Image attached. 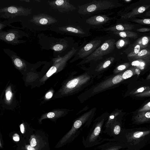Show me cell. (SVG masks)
Segmentation results:
<instances>
[{
    "instance_id": "cell-26",
    "label": "cell",
    "mask_w": 150,
    "mask_h": 150,
    "mask_svg": "<svg viewBox=\"0 0 150 150\" xmlns=\"http://www.w3.org/2000/svg\"><path fill=\"white\" fill-rule=\"evenodd\" d=\"M150 110V102L147 103L140 108L138 111V112Z\"/></svg>"
},
{
    "instance_id": "cell-38",
    "label": "cell",
    "mask_w": 150,
    "mask_h": 150,
    "mask_svg": "<svg viewBox=\"0 0 150 150\" xmlns=\"http://www.w3.org/2000/svg\"><path fill=\"white\" fill-rule=\"evenodd\" d=\"M13 139L15 141H18L19 140V138L18 136H15L13 137Z\"/></svg>"
},
{
    "instance_id": "cell-33",
    "label": "cell",
    "mask_w": 150,
    "mask_h": 150,
    "mask_svg": "<svg viewBox=\"0 0 150 150\" xmlns=\"http://www.w3.org/2000/svg\"><path fill=\"white\" fill-rule=\"evenodd\" d=\"M30 145L33 147L36 146L37 144V142L35 138H32L30 142Z\"/></svg>"
},
{
    "instance_id": "cell-23",
    "label": "cell",
    "mask_w": 150,
    "mask_h": 150,
    "mask_svg": "<svg viewBox=\"0 0 150 150\" xmlns=\"http://www.w3.org/2000/svg\"><path fill=\"white\" fill-rule=\"evenodd\" d=\"M114 59L113 57H110L106 59L100 65L99 67L100 69H105L108 67L113 62Z\"/></svg>"
},
{
    "instance_id": "cell-6",
    "label": "cell",
    "mask_w": 150,
    "mask_h": 150,
    "mask_svg": "<svg viewBox=\"0 0 150 150\" xmlns=\"http://www.w3.org/2000/svg\"><path fill=\"white\" fill-rule=\"evenodd\" d=\"M115 42V40L113 39L106 40L91 54L86 57L83 60V62L100 59L104 55L109 54L114 49Z\"/></svg>"
},
{
    "instance_id": "cell-12",
    "label": "cell",
    "mask_w": 150,
    "mask_h": 150,
    "mask_svg": "<svg viewBox=\"0 0 150 150\" xmlns=\"http://www.w3.org/2000/svg\"><path fill=\"white\" fill-rule=\"evenodd\" d=\"M30 22L39 26L46 25L57 22V20L52 16L45 13H40L33 16Z\"/></svg>"
},
{
    "instance_id": "cell-28",
    "label": "cell",
    "mask_w": 150,
    "mask_h": 150,
    "mask_svg": "<svg viewBox=\"0 0 150 150\" xmlns=\"http://www.w3.org/2000/svg\"><path fill=\"white\" fill-rule=\"evenodd\" d=\"M129 66L128 63H125L120 65L118 66L116 68V71L117 72H120L123 71L127 68Z\"/></svg>"
},
{
    "instance_id": "cell-18",
    "label": "cell",
    "mask_w": 150,
    "mask_h": 150,
    "mask_svg": "<svg viewBox=\"0 0 150 150\" xmlns=\"http://www.w3.org/2000/svg\"><path fill=\"white\" fill-rule=\"evenodd\" d=\"M133 121L137 125L150 123V110L138 113L134 117Z\"/></svg>"
},
{
    "instance_id": "cell-39",
    "label": "cell",
    "mask_w": 150,
    "mask_h": 150,
    "mask_svg": "<svg viewBox=\"0 0 150 150\" xmlns=\"http://www.w3.org/2000/svg\"><path fill=\"white\" fill-rule=\"evenodd\" d=\"M147 80L150 79V73L147 76V77L146 78Z\"/></svg>"
},
{
    "instance_id": "cell-40",
    "label": "cell",
    "mask_w": 150,
    "mask_h": 150,
    "mask_svg": "<svg viewBox=\"0 0 150 150\" xmlns=\"http://www.w3.org/2000/svg\"><path fill=\"white\" fill-rule=\"evenodd\" d=\"M126 150H130L127 149Z\"/></svg>"
},
{
    "instance_id": "cell-36",
    "label": "cell",
    "mask_w": 150,
    "mask_h": 150,
    "mask_svg": "<svg viewBox=\"0 0 150 150\" xmlns=\"http://www.w3.org/2000/svg\"><path fill=\"white\" fill-rule=\"evenodd\" d=\"M20 128L21 132L22 133H23L24 131V125L23 124H21L20 125Z\"/></svg>"
},
{
    "instance_id": "cell-20",
    "label": "cell",
    "mask_w": 150,
    "mask_h": 150,
    "mask_svg": "<svg viewBox=\"0 0 150 150\" xmlns=\"http://www.w3.org/2000/svg\"><path fill=\"white\" fill-rule=\"evenodd\" d=\"M63 111L59 110H55L48 112L43 115L44 117L49 118H52L55 117H57L61 116L63 113Z\"/></svg>"
},
{
    "instance_id": "cell-2",
    "label": "cell",
    "mask_w": 150,
    "mask_h": 150,
    "mask_svg": "<svg viewBox=\"0 0 150 150\" xmlns=\"http://www.w3.org/2000/svg\"><path fill=\"white\" fill-rule=\"evenodd\" d=\"M120 4L113 0H93L88 3L78 6L80 14H91L117 7Z\"/></svg>"
},
{
    "instance_id": "cell-22",
    "label": "cell",
    "mask_w": 150,
    "mask_h": 150,
    "mask_svg": "<svg viewBox=\"0 0 150 150\" xmlns=\"http://www.w3.org/2000/svg\"><path fill=\"white\" fill-rule=\"evenodd\" d=\"M68 46V45L66 42L57 44L53 45L52 47V49L55 51H61L66 48Z\"/></svg>"
},
{
    "instance_id": "cell-30",
    "label": "cell",
    "mask_w": 150,
    "mask_h": 150,
    "mask_svg": "<svg viewBox=\"0 0 150 150\" xmlns=\"http://www.w3.org/2000/svg\"><path fill=\"white\" fill-rule=\"evenodd\" d=\"M149 42V39L147 37H144L140 40L139 43L142 45H145L148 43Z\"/></svg>"
},
{
    "instance_id": "cell-32",
    "label": "cell",
    "mask_w": 150,
    "mask_h": 150,
    "mask_svg": "<svg viewBox=\"0 0 150 150\" xmlns=\"http://www.w3.org/2000/svg\"><path fill=\"white\" fill-rule=\"evenodd\" d=\"M140 48V47L139 45H137L135 46L134 50V52L135 54H137L139 52Z\"/></svg>"
},
{
    "instance_id": "cell-17",
    "label": "cell",
    "mask_w": 150,
    "mask_h": 150,
    "mask_svg": "<svg viewBox=\"0 0 150 150\" xmlns=\"http://www.w3.org/2000/svg\"><path fill=\"white\" fill-rule=\"evenodd\" d=\"M83 79L82 77H79L69 81L60 90L61 93H67L70 90L79 86L85 81Z\"/></svg>"
},
{
    "instance_id": "cell-19",
    "label": "cell",
    "mask_w": 150,
    "mask_h": 150,
    "mask_svg": "<svg viewBox=\"0 0 150 150\" xmlns=\"http://www.w3.org/2000/svg\"><path fill=\"white\" fill-rule=\"evenodd\" d=\"M14 98L13 93L11 86H9L6 89L5 95V102L8 105L11 104Z\"/></svg>"
},
{
    "instance_id": "cell-16",
    "label": "cell",
    "mask_w": 150,
    "mask_h": 150,
    "mask_svg": "<svg viewBox=\"0 0 150 150\" xmlns=\"http://www.w3.org/2000/svg\"><path fill=\"white\" fill-rule=\"evenodd\" d=\"M100 146L98 148L99 150H120L127 148L123 143L117 141H110Z\"/></svg>"
},
{
    "instance_id": "cell-37",
    "label": "cell",
    "mask_w": 150,
    "mask_h": 150,
    "mask_svg": "<svg viewBox=\"0 0 150 150\" xmlns=\"http://www.w3.org/2000/svg\"><path fill=\"white\" fill-rule=\"evenodd\" d=\"M27 150H35V149L31 145H29L27 147Z\"/></svg>"
},
{
    "instance_id": "cell-25",
    "label": "cell",
    "mask_w": 150,
    "mask_h": 150,
    "mask_svg": "<svg viewBox=\"0 0 150 150\" xmlns=\"http://www.w3.org/2000/svg\"><path fill=\"white\" fill-rule=\"evenodd\" d=\"M126 43V40L123 39H121L118 40L115 43L116 47L120 49L123 47Z\"/></svg>"
},
{
    "instance_id": "cell-10",
    "label": "cell",
    "mask_w": 150,
    "mask_h": 150,
    "mask_svg": "<svg viewBox=\"0 0 150 150\" xmlns=\"http://www.w3.org/2000/svg\"><path fill=\"white\" fill-rule=\"evenodd\" d=\"M123 129L121 126L120 123L116 121L112 123L110 125L106 134L110 137H112V139H105V141H117L119 142L122 136Z\"/></svg>"
},
{
    "instance_id": "cell-29",
    "label": "cell",
    "mask_w": 150,
    "mask_h": 150,
    "mask_svg": "<svg viewBox=\"0 0 150 150\" xmlns=\"http://www.w3.org/2000/svg\"><path fill=\"white\" fill-rule=\"evenodd\" d=\"M54 91L52 90L49 91L45 94V100H48L51 98L53 95Z\"/></svg>"
},
{
    "instance_id": "cell-27",
    "label": "cell",
    "mask_w": 150,
    "mask_h": 150,
    "mask_svg": "<svg viewBox=\"0 0 150 150\" xmlns=\"http://www.w3.org/2000/svg\"><path fill=\"white\" fill-rule=\"evenodd\" d=\"M136 96L138 97H146L150 96V90L144 91L141 93L136 94Z\"/></svg>"
},
{
    "instance_id": "cell-31",
    "label": "cell",
    "mask_w": 150,
    "mask_h": 150,
    "mask_svg": "<svg viewBox=\"0 0 150 150\" xmlns=\"http://www.w3.org/2000/svg\"><path fill=\"white\" fill-rule=\"evenodd\" d=\"M148 52L147 51L146 49L142 50L138 54V56L139 57L143 56L146 55Z\"/></svg>"
},
{
    "instance_id": "cell-3",
    "label": "cell",
    "mask_w": 150,
    "mask_h": 150,
    "mask_svg": "<svg viewBox=\"0 0 150 150\" xmlns=\"http://www.w3.org/2000/svg\"><path fill=\"white\" fill-rule=\"evenodd\" d=\"M105 120L100 119L96 121L86 137L82 136V142L85 148H91L103 142L101 134Z\"/></svg>"
},
{
    "instance_id": "cell-13",
    "label": "cell",
    "mask_w": 150,
    "mask_h": 150,
    "mask_svg": "<svg viewBox=\"0 0 150 150\" xmlns=\"http://www.w3.org/2000/svg\"><path fill=\"white\" fill-rule=\"evenodd\" d=\"M3 50L4 52L10 57L14 65L17 69L21 70L26 68L25 62L18 56L14 52L7 48L4 49Z\"/></svg>"
},
{
    "instance_id": "cell-24",
    "label": "cell",
    "mask_w": 150,
    "mask_h": 150,
    "mask_svg": "<svg viewBox=\"0 0 150 150\" xmlns=\"http://www.w3.org/2000/svg\"><path fill=\"white\" fill-rule=\"evenodd\" d=\"M150 87L149 86H144L141 87L135 91L131 93L132 95H136V94L141 93L144 91L149 90Z\"/></svg>"
},
{
    "instance_id": "cell-8",
    "label": "cell",
    "mask_w": 150,
    "mask_h": 150,
    "mask_svg": "<svg viewBox=\"0 0 150 150\" xmlns=\"http://www.w3.org/2000/svg\"><path fill=\"white\" fill-rule=\"evenodd\" d=\"M18 30H14L8 31L1 30L0 39L7 44L14 45L25 42V41L19 40L21 38V35Z\"/></svg>"
},
{
    "instance_id": "cell-14",
    "label": "cell",
    "mask_w": 150,
    "mask_h": 150,
    "mask_svg": "<svg viewBox=\"0 0 150 150\" xmlns=\"http://www.w3.org/2000/svg\"><path fill=\"white\" fill-rule=\"evenodd\" d=\"M113 19L106 15H95L87 19L86 23L91 25H98L105 24Z\"/></svg>"
},
{
    "instance_id": "cell-5",
    "label": "cell",
    "mask_w": 150,
    "mask_h": 150,
    "mask_svg": "<svg viewBox=\"0 0 150 150\" xmlns=\"http://www.w3.org/2000/svg\"><path fill=\"white\" fill-rule=\"evenodd\" d=\"M77 50V49L73 48L64 57L54 58L53 64L40 81L44 82L53 74L62 70L65 66L67 62L75 54Z\"/></svg>"
},
{
    "instance_id": "cell-7",
    "label": "cell",
    "mask_w": 150,
    "mask_h": 150,
    "mask_svg": "<svg viewBox=\"0 0 150 150\" xmlns=\"http://www.w3.org/2000/svg\"><path fill=\"white\" fill-rule=\"evenodd\" d=\"M31 9L25 8L22 6H11L0 9V18H13L18 16H27L31 13Z\"/></svg>"
},
{
    "instance_id": "cell-9",
    "label": "cell",
    "mask_w": 150,
    "mask_h": 150,
    "mask_svg": "<svg viewBox=\"0 0 150 150\" xmlns=\"http://www.w3.org/2000/svg\"><path fill=\"white\" fill-rule=\"evenodd\" d=\"M100 40H93L82 47L75 55L74 59H77L87 57L91 54L100 46Z\"/></svg>"
},
{
    "instance_id": "cell-4",
    "label": "cell",
    "mask_w": 150,
    "mask_h": 150,
    "mask_svg": "<svg viewBox=\"0 0 150 150\" xmlns=\"http://www.w3.org/2000/svg\"><path fill=\"white\" fill-rule=\"evenodd\" d=\"M91 112L85 113L76 120L72 127L65 136V141L70 143L77 137L90 124Z\"/></svg>"
},
{
    "instance_id": "cell-1",
    "label": "cell",
    "mask_w": 150,
    "mask_h": 150,
    "mask_svg": "<svg viewBox=\"0 0 150 150\" xmlns=\"http://www.w3.org/2000/svg\"><path fill=\"white\" fill-rule=\"evenodd\" d=\"M119 142L130 150H140L150 143V127L124 129Z\"/></svg>"
},
{
    "instance_id": "cell-34",
    "label": "cell",
    "mask_w": 150,
    "mask_h": 150,
    "mask_svg": "<svg viewBox=\"0 0 150 150\" xmlns=\"http://www.w3.org/2000/svg\"><path fill=\"white\" fill-rule=\"evenodd\" d=\"M146 10L144 6H141L138 8V12L141 13L144 12Z\"/></svg>"
},
{
    "instance_id": "cell-11",
    "label": "cell",
    "mask_w": 150,
    "mask_h": 150,
    "mask_svg": "<svg viewBox=\"0 0 150 150\" xmlns=\"http://www.w3.org/2000/svg\"><path fill=\"white\" fill-rule=\"evenodd\" d=\"M49 4L53 8L58 10L61 13L72 11L77 9L74 5L70 4L69 0H57L48 1Z\"/></svg>"
},
{
    "instance_id": "cell-21",
    "label": "cell",
    "mask_w": 150,
    "mask_h": 150,
    "mask_svg": "<svg viewBox=\"0 0 150 150\" xmlns=\"http://www.w3.org/2000/svg\"><path fill=\"white\" fill-rule=\"evenodd\" d=\"M136 73L134 69H131L125 71L122 74V76L123 79H128L136 74Z\"/></svg>"
},
{
    "instance_id": "cell-15",
    "label": "cell",
    "mask_w": 150,
    "mask_h": 150,
    "mask_svg": "<svg viewBox=\"0 0 150 150\" xmlns=\"http://www.w3.org/2000/svg\"><path fill=\"white\" fill-rule=\"evenodd\" d=\"M63 33L80 37L86 36V33L81 28L74 25H67L59 28Z\"/></svg>"
},
{
    "instance_id": "cell-35",
    "label": "cell",
    "mask_w": 150,
    "mask_h": 150,
    "mask_svg": "<svg viewBox=\"0 0 150 150\" xmlns=\"http://www.w3.org/2000/svg\"><path fill=\"white\" fill-rule=\"evenodd\" d=\"M131 64L133 66H138L140 65V62L138 61H134Z\"/></svg>"
}]
</instances>
